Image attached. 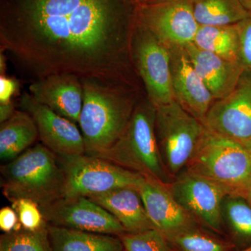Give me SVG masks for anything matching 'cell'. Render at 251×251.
Returning a JSON list of instances; mask_svg holds the SVG:
<instances>
[{"mask_svg":"<svg viewBox=\"0 0 251 251\" xmlns=\"http://www.w3.org/2000/svg\"><path fill=\"white\" fill-rule=\"evenodd\" d=\"M18 90L19 83L17 80L6 75H0V103L12 100Z\"/></svg>","mask_w":251,"mask_h":251,"instance_id":"cell-30","label":"cell"},{"mask_svg":"<svg viewBox=\"0 0 251 251\" xmlns=\"http://www.w3.org/2000/svg\"><path fill=\"white\" fill-rule=\"evenodd\" d=\"M183 171L240 196L251 180V155L242 143L206 128Z\"/></svg>","mask_w":251,"mask_h":251,"instance_id":"cell-5","label":"cell"},{"mask_svg":"<svg viewBox=\"0 0 251 251\" xmlns=\"http://www.w3.org/2000/svg\"><path fill=\"white\" fill-rule=\"evenodd\" d=\"M138 191L153 227L168 240L201 226L176 202L168 185L145 178Z\"/></svg>","mask_w":251,"mask_h":251,"instance_id":"cell-14","label":"cell"},{"mask_svg":"<svg viewBox=\"0 0 251 251\" xmlns=\"http://www.w3.org/2000/svg\"><path fill=\"white\" fill-rule=\"evenodd\" d=\"M202 122L208 130L239 143L251 140L250 71H245L232 93L214 101Z\"/></svg>","mask_w":251,"mask_h":251,"instance_id":"cell-12","label":"cell"},{"mask_svg":"<svg viewBox=\"0 0 251 251\" xmlns=\"http://www.w3.org/2000/svg\"><path fill=\"white\" fill-rule=\"evenodd\" d=\"M53 251H125L117 236L48 226Z\"/></svg>","mask_w":251,"mask_h":251,"instance_id":"cell-19","label":"cell"},{"mask_svg":"<svg viewBox=\"0 0 251 251\" xmlns=\"http://www.w3.org/2000/svg\"><path fill=\"white\" fill-rule=\"evenodd\" d=\"M0 229L4 233L16 232L23 229L17 214L12 206H5L0 210Z\"/></svg>","mask_w":251,"mask_h":251,"instance_id":"cell-29","label":"cell"},{"mask_svg":"<svg viewBox=\"0 0 251 251\" xmlns=\"http://www.w3.org/2000/svg\"><path fill=\"white\" fill-rule=\"evenodd\" d=\"M28 89L36 101L78 125L83 103V86L78 77L55 74L31 82Z\"/></svg>","mask_w":251,"mask_h":251,"instance_id":"cell-16","label":"cell"},{"mask_svg":"<svg viewBox=\"0 0 251 251\" xmlns=\"http://www.w3.org/2000/svg\"><path fill=\"white\" fill-rule=\"evenodd\" d=\"M23 228L36 231L48 226L45 218L39 204L31 200L20 198L11 202Z\"/></svg>","mask_w":251,"mask_h":251,"instance_id":"cell-27","label":"cell"},{"mask_svg":"<svg viewBox=\"0 0 251 251\" xmlns=\"http://www.w3.org/2000/svg\"><path fill=\"white\" fill-rule=\"evenodd\" d=\"M143 1V0H134V1Z\"/></svg>","mask_w":251,"mask_h":251,"instance_id":"cell-37","label":"cell"},{"mask_svg":"<svg viewBox=\"0 0 251 251\" xmlns=\"http://www.w3.org/2000/svg\"><path fill=\"white\" fill-rule=\"evenodd\" d=\"M242 144L247 149L248 151H249V153H250L251 155V140H249V141L244 142V143H242Z\"/></svg>","mask_w":251,"mask_h":251,"instance_id":"cell-35","label":"cell"},{"mask_svg":"<svg viewBox=\"0 0 251 251\" xmlns=\"http://www.w3.org/2000/svg\"><path fill=\"white\" fill-rule=\"evenodd\" d=\"M6 57L4 52L0 50V75H6Z\"/></svg>","mask_w":251,"mask_h":251,"instance_id":"cell-32","label":"cell"},{"mask_svg":"<svg viewBox=\"0 0 251 251\" xmlns=\"http://www.w3.org/2000/svg\"><path fill=\"white\" fill-rule=\"evenodd\" d=\"M193 43L200 49L223 58L241 62L237 24L224 26L199 25Z\"/></svg>","mask_w":251,"mask_h":251,"instance_id":"cell-22","label":"cell"},{"mask_svg":"<svg viewBox=\"0 0 251 251\" xmlns=\"http://www.w3.org/2000/svg\"><path fill=\"white\" fill-rule=\"evenodd\" d=\"M48 226L36 231L23 228L1 234L0 251H53Z\"/></svg>","mask_w":251,"mask_h":251,"instance_id":"cell-25","label":"cell"},{"mask_svg":"<svg viewBox=\"0 0 251 251\" xmlns=\"http://www.w3.org/2000/svg\"></svg>","mask_w":251,"mask_h":251,"instance_id":"cell-38","label":"cell"},{"mask_svg":"<svg viewBox=\"0 0 251 251\" xmlns=\"http://www.w3.org/2000/svg\"><path fill=\"white\" fill-rule=\"evenodd\" d=\"M39 132L32 117L24 110H16L13 116L0 126V158L10 161L32 147Z\"/></svg>","mask_w":251,"mask_h":251,"instance_id":"cell-20","label":"cell"},{"mask_svg":"<svg viewBox=\"0 0 251 251\" xmlns=\"http://www.w3.org/2000/svg\"><path fill=\"white\" fill-rule=\"evenodd\" d=\"M239 251H251V247L247 248V249H244V250Z\"/></svg>","mask_w":251,"mask_h":251,"instance_id":"cell-36","label":"cell"},{"mask_svg":"<svg viewBox=\"0 0 251 251\" xmlns=\"http://www.w3.org/2000/svg\"><path fill=\"white\" fill-rule=\"evenodd\" d=\"M132 57L147 98L153 106L158 108L175 100L169 49L150 31L135 23Z\"/></svg>","mask_w":251,"mask_h":251,"instance_id":"cell-9","label":"cell"},{"mask_svg":"<svg viewBox=\"0 0 251 251\" xmlns=\"http://www.w3.org/2000/svg\"><path fill=\"white\" fill-rule=\"evenodd\" d=\"M193 16L200 26L237 24L250 17L239 0H191Z\"/></svg>","mask_w":251,"mask_h":251,"instance_id":"cell-23","label":"cell"},{"mask_svg":"<svg viewBox=\"0 0 251 251\" xmlns=\"http://www.w3.org/2000/svg\"><path fill=\"white\" fill-rule=\"evenodd\" d=\"M21 110L34 120L41 144L57 156L85 154V145L76 124L36 101L28 92L20 99Z\"/></svg>","mask_w":251,"mask_h":251,"instance_id":"cell-13","label":"cell"},{"mask_svg":"<svg viewBox=\"0 0 251 251\" xmlns=\"http://www.w3.org/2000/svg\"><path fill=\"white\" fill-rule=\"evenodd\" d=\"M156 108L146 96L140 99L129 122L116 143L97 157L169 185L173 178L163 164L155 130Z\"/></svg>","mask_w":251,"mask_h":251,"instance_id":"cell-4","label":"cell"},{"mask_svg":"<svg viewBox=\"0 0 251 251\" xmlns=\"http://www.w3.org/2000/svg\"><path fill=\"white\" fill-rule=\"evenodd\" d=\"M239 38L240 60L246 70L251 72V18L237 24Z\"/></svg>","mask_w":251,"mask_h":251,"instance_id":"cell-28","label":"cell"},{"mask_svg":"<svg viewBox=\"0 0 251 251\" xmlns=\"http://www.w3.org/2000/svg\"><path fill=\"white\" fill-rule=\"evenodd\" d=\"M155 108L157 143L163 164L173 179L187 165L206 128L175 100Z\"/></svg>","mask_w":251,"mask_h":251,"instance_id":"cell-7","label":"cell"},{"mask_svg":"<svg viewBox=\"0 0 251 251\" xmlns=\"http://www.w3.org/2000/svg\"><path fill=\"white\" fill-rule=\"evenodd\" d=\"M57 156L64 176L62 198L88 197L118 188L138 190L145 179L141 175L100 157L86 153Z\"/></svg>","mask_w":251,"mask_h":251,"instance_id":"cell-6","label":"cell"},{"mask_svg":"<svg viewBox=\"0 0 251 251\" xmlns=\"http://www.w3.org/2000/svg\"><path fill=\"white\" fill-rule=\"evenodd\" d=\"M133 20L153 34L168 49L193 43L199 25L191 0L135 1Z\"/></svg>","mask_w":251,"mask_h":251,"instance_id":"cell-8","label":"cell"},{"mask_svg":"<svg viewBox=\"0 0 251 251\" xmlns=\"http://www.w3.org/2000/svg\"><path fill=\"white\" fill-rule=\"evenodd\" d=\"M125 251H171L169 242L155 229L118 236Z\"/></svg>","mask_w":251,"mask_h":251,"instance_id":"cell-26","label":"cell"},{"mask_svg":"<svg viewBox=\"0 0 251 251\" xmlns=\"http://www.w3.org/2000/svg\"><path fill=\"white\" fill-rule=\"evenodd\" d=\"M176 202L201 226L225 235L222 203L228 191L214 181L182 171L168 185Z\"/></svg>","mask_w":251,"mask_h":251,"instance_id":"cell-10","label":"cell"},{"mask_svg":"<svg viewBox=\"0 0 251 251\" xmlns=\"http://www.w3.org/2000/svg\"><path fill=\"white\" fill-rule=\"evenodd\" d=\"M241 196L247 199L248 202L251 204V180L250 182L248 184L247 187L244 188V191L240 195Z\"/></svg>","mask_w":251,"mask_h":251,"instance_id":"cell-33","label":"cell"},{"mask_svg":"<svg viewBox=\"0 0 251 251\" xmlns=\"http://www.w3.org/2000/svg\"><path fill=\"white\" fill-rule=\"evenodd\" d=\"M16 110L12 100L6 103H0V123H2L11 118Z\"/></svg>","mask_w":251,"mask_h":251,"instance_id":"cell-31","label":"cell"},{"mask_svg":"<svg viewBox=\"0 0 251 251\" xmlns=\"http://www.w3.org/2000/svg\"><path fill=\"white\" fill-rule=\"evenodd\" d=\"M222 218L228 241L236 251L251 247V204L242 196L227 194L222 203Z\"/></svg>","mask_w":251,"mask_h":251,"instance_id":"cell-21","label":"cell"},{"mask_svg":"<svg viewBox=\"0 0 251 251\" xmlns=\"http://www.w3.org/2000/svg\"><path fill=\"white\" fill-rule=\"evenodd\" d=\"M87 198L111 214L127 233H139L154 229L136 188H115Z\"/></svg>","mask_w":251,"mask_h":251,"instance_id":"cell-18","label":"cell"},{"mask_svg":"<svg viewBox=\"0 0 251 251\" xmlns=\"http://www.w3.org/2000/svg\"><path fill=\"white\" fill-rule=\"evenodd\" d=\"M239 1L251 18V0H239Z\"/></svg>","mask_w":251,"mask_h":251,"instance_id":"cell-34","label":"cell"},{"mask_svg":"<svg viewBox=\"0 0 251 251\" xmlns=\"http://www.w3.org/2000/svg\"><path fill=\"white\" fill-rule=\"evenodd\" d=\"M134 0H1L0 50L29 83L72 74L141 91Z\"/></svg>","mask_w":251,"mask_h":251,"instance_id":"cell-1","label":"cell"},{"mask_svg":"<svg viewBox=\"0 0 251 251\" xmlns=\"http://www.w3.org/2000/svg\"><path fill=\"white\" fill-rule=\"evenodd\" d=\"M184 49L215 100L224 99L233 92L246 71L242 63L223 58L200 49L194 43Z\"/></svg>","mask_w":251,"mask_h":251,"instance_id":"cell-17","label":"cell"},{"mask_svg":"<svg viewBox=\"0 0 251 251\" xmlns=\"http://www.w3.org/2000/svg\"><path fill=\"white\" fill-rule=\"evenodd\" d=\"M169 50L174 100L202 122L215 99L198 75L184 48L173 47Z\"/></svg>","mask_w":251,"mask_h":251,"instance_id":"cell-15","label":"cell"},{"mask_svg":"<svg viewBox=\"0 0 251 251\" xmlns=\"http://www.w3.org/2000/svg\"><path fill=\"white\" fill-rule=\"evenodd\" d=\"M171 251H232L235 250L228 240L198 226L168 240Z\"/></svg>","mask_w":251,"mask_h":251,"instance_id":"cell-24","label":"cell"},{"mask_svg":"<svg viewBox=\"0 0 251 251\" xmlns=\"http://www.w3.org/2000/svg\"><path fill=\"white\" fill-rule=\"evenodd\" d=\"M83 103L78 125L83 136L86 154L99 156L111 148L129 122L140 91L82 80Z\"/></svg>","mask_w":251,"mask_h":251,"instance_id":"cell-2","label":"cell"},{"mask_svg":"<svg viewBox=\"0 0 251 251\" xmlns=\"http://www.w3.org/2000/svg\"><path fill=\"white\" fill-rule=\"evenodd\" d=\"M41 209L50 226L117 237L126 233L111 214L84 196L61 198Z\"/></svg>","mask_w":251,"mask_h":251,"instance_id":"cell-11","label":"cell"},{"mask_svg":"<svg viewBox=\"0 0 251 251\" xmlns=\"http://www.w3.org/2000/svg\"><path fill=\"white\" fill-rule=\"evenodd\" d=\"M1 187L10 202L31 200L40 208L62 197L64 176L58 156L36 144L1 166Z\"/></svg>","mask_w":251,"mask_h":251,"instance_id":"cell-3","label":"cell"}]
</instances>
